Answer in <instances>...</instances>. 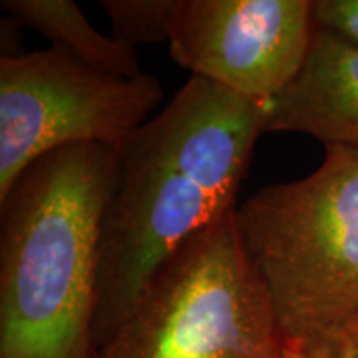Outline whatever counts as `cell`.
<instances>
[{
  "label": "cell",
  "mask_w": 358,
  "mask_h": 358,
  "mask_svg": "<svg viewBox=\"0 0 358 358\" xmlns=\"http://www.w3.org/2000/svg\"><path fill=\"white\" fill-rule=\"evenodd\" d=\"M261 134L262 105L191 77L116 150L118 174L101 224L95 348L171 254L236 209Z\"/></svg>",
  "instance_id": "cell-1"
},
{
  "label": "cell",
  "mask_w": 358,
  "mask_h": 358,
  "mask_svg": "<svg viewBox=\"0 0 358 358\" xmlns=\"http://www.w3.org/2000/svg\"><path fill=\"white\" fill-rule=\"evenodd\" d=\"M115 148L35 161L0 198V358H92L101 224Z\"/></svg>",
  "instance_id": "cell-2"
},
{
  "label": "cell",
  "mask_w": 358,
  "mask_h": 358,
  "mask_svg": "<svg viewBox=\"0 0 358 358\" xmlns=\"http://www.w3.org/2000/svg\"><path fill=\"white\" fill-rule=\"evenodd\" d=\"M241 248L290 345L358 310V150L325 146L308 176L236 208Z\"/></svg>",
  "instance_id": "cell-3"
},
{
  "label": "cell",
  "mask_w": 358,
  "mask_h": 358,
  "mask_svg": "<svg viewBox=\"0 0 358 358\" xmlns=\"http://www.w3.org/2000/svg\"><path fill=\"white\" fill-rule=\"evenodd\" d=\"M92 358H295L241 248L236 209L164 261Z\"/></svg>",
  "instance_id": "cell-4"
},
{
  "label": "cell",
  "mask_w": 358,
  "mask_h": 358,
  "mask_svg": "<svg viewBox=\"0 0 358 358\" xmlns=\"http://www.w3.org/2000/svg\"><path fill=\"white\" fill-rule=\"evenodd\" d=\"M163 100L158 78H124L52 45L0 58V198L42 156L96 143L118 150Z\"/></svg>",
  "instance_id": "cell-5"
},
{
  "label": "cell",
  "mask_w": 358,
  "mask_h": 358,
  "mask_svg": "<svg viewBox=\"0 0 358 358\" xmlns=\"http://www.w3.org/2000/svg\"><path fill=\"white\" fill-rule=\"evenodd\" d=\"M313 30L308 0H176L168 45L191 77L266 105L299 75Z\"/></svg>",
  "instance_id": "cell-6"
},
{
  "label": "cell",
  "mask_w": 358,
  "mask_h": 358,
  "mask_svg": "<svg viewBox=\"0 0 358 358\" xmlns=\"http://www.w3.org/2000/svg\"><path fill=\"white\" fill-rule=\"evenodd\" d=\"M262 133H302L358 150V47L315 27L297 77L262 105Z\"/></svg>",
  "instance_id": "cell-7"
},
{
  "label": "cell",
  "mask_w": 358,
  "mask_h": 358,
  "mask_svg": "<svg viewBox=\"0 0 358 358\" xmlns=\"http://www.w3.org/2000/svg\"><path fill=\"white\" fill-rule=\"evenodd\" d=\"M0 6L19 25L35 30L98 70L124 78L145 73L136 50L98 32L71 0H2Z\"/></svg>",
  "instance_id": "cell-8"
},
{
  "label": "cell",
  "mask_w": 358,
  "mask_h": 358,
  "mask_svg": "<svg viewBox=\"0 0 358 358\" xmlns=\"http://www.w3.org/2000/svg\"><path fill=\"white\" fill-rule=\"evenodd\" d=\"M108 15L111 37L136 45L168 42L169 22L176 0H101Z\"/></svg>",
  "instance_id": "cell-9"
},
{
  "label": "cell",
  "mask_w": 358,
  "mask_h": 358,
  "mask_svg": "<svg viewBox=\"0 0 358 358\" xmlns=\"http://www.w3.org/2000/svg\"><path fill=\"white\" fill-rule=\"evenodd\" d=\"M292 347L302 358H358V310Z\"/></svg>",
  "instance_id": "cell-10"
},
{
  "label": "cell",
  "mask_w": 358,
  "mask_h": 358,
  "mask_svg": "<svg viewBox=\"0 0 358 358\" xmlns=\"http://www.w3.org/2000/svg\"><path fill=\"white\" fill-rule=\"evenodd\" d=\"M313 24L358 47V0H315Z\"/></svg>",
  "instance_id": "cell-11"
},
{
  "label": "cell",
  "mask_w": 358,
  "mask_h": 358,
  "mask_svg": "<svg viewBox=\"0 0 358 358\" xmlns=\"http://www.w3.org/2000/svg\"><path fill=\"white\" fill-rule=\"evenodd\" d=\"M292 348H294V347H292ZM294 357H295V358H302L301 355H299V352H297V350H295V348H294Z\"/></svg>",
  "instance_id": "cell-12"
}]
</instances>
